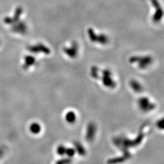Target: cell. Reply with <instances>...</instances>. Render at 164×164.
I'll return each instance as SVG.
<instances>
[{"mask_svg":"<svg viewBox=\"0 0 164 164\" xmlns=\"http://www.w3.org/2000/svg\"><path fill=\"white\" fill-rule=\"evenodd\" d=\"M138 105L141 110L145 112L150 111L153 109L155 107L153 103H151L150 100L147 97H142L139 99Z\"/></svg>","mask_w":164,"mask_h":164,"instance_id":"obj_1","label":"cell"},{"mask_svg":"<svg viewBox=\"0 0 164 164\" xmlns=\"http://www.w3.org/2000/svg\"><path fill=\"white\" fill-rule=\"evenodd\" d=\"M157 127L159 128H161L162 129L163 126V120H159L158 122H157Z\"/></svg>","mask_w":164,"mask_h":164,"instance_id":"obj_12","label":"cell"},{"mask_svg":"<svg viewBox=\"0 0 164 164\" xmlns=\"http://www.w3.org/2000/svg\"><path fill=\"white\" fill-rule=\"evenodd\" d=\"M70 163V160L68 159H63L58 162H57L56 164H68Z\"/></svg>","mask_w":164,"mask_h":164,"instance_id":"obj_11","label":"cell"},{"mask_svg":"<svg viewBox=\"0 0 164 164\" xmlns=\"http://www.w3.org/2000/svg\"><path fill=\"white\" fill-rule=\"evenodd\" d=\"M66 120L69 123H74L76 120L75 114L73 111L68 112L65 116Z\"/></svg>","mask_w":164,"mask_h":164,"instance_id":"obj_7","label":"cell"},{"mask_svg":"<svg viewBox=\"0 0 164 164\" xmlns=\"http://www.w3.org/2000/svg\"><path fill=\"white\" fill-rule=\"evenodd\" d=\"M103 78L102 81L105 86L108 88H114L115 87V82L111 78V72L108 71H105L103 73Z\"/></svg>","mask_w":164,"mask_h":164,"instance_id":"obj_2","label":"cell"},{"mask_svg":"<svg viewBox=\"0 0 164 164\" xmlns=\"http://www.w3.org/2000/svg\"><path fill=\"white\" fill-rule=\"evenodd\" d=\"M30 131L34 134H37L41 131V126L37 123H33L30 126Z\"/></svg>","mask_w":164,"mask_h":164,"instance_id":"obj_6","label":"cell"},{"mask_svg":"<svg viewBox=\"0 0 164 164\" xmlns=\"http://www.w3.org/2000/svg\"><path fill=\"white\" fill-rule=\"evenodd\" d=\"M96 132V127L94 124H93V123L90 124L87 129V133L86 134V139H87L88 141H92L95 137Z\"/></svg>","mask_w":164,"mask_h":164,"instance_id":"obj_3","label":"cell"},{"mask_svg":"<svg viewBox=\"0 0 164 164\" xmlns=\"http://www.w3.org/2000/svg\"><path fill=\"white\" fill-rule=\"evenodd\" d=\"M138 58V57H137ZM139 60H140V61H138V60H134L133 62H139V66L140 68H146L149 65H150V63L152 62V60L150 57H142V58H138Z\"/></svg>","mask_w":164,"mask_h":164,"instance_id":"obj_4","label":"cell"},{"mask_svg":"<svg viewBox=\"0 0 164 164\" xmlns=\"http://www.w3.org/2000/svg\"><path fill=\"white\" fill-rule=\"evenodd\" d=\"M5 153V148L3 147H0V159L2 157Z\"/></svg>","mask_w":164,"mask_h":164,"instance_id":"obj_13","label":"cell"},{"mask_svg":"<svg viewBox=\"0 0 164 164\" xmlns=\"http://www.w3.org/2000/svg\"><path fill=\"white\" fill-rule=\"evenodd\" d=\"M75 148H76V150L78 151L79 154H80V155L85 154L86 151L84 149V148L83 147V146L81 145L79 143H75Z\"/></svg>","mask_w":164,"mask_h":164,"instance_id":"obj_8","label":"cell"},{"mask_svg":"<svg viewBox=\"0 0 164 164\" xmlns=\"http://www.w3.org/2000/svg\"><path fill=\"white\" fill-rule=\"evenodd\" d=\"M75 153V150L73 148H66V153L69 157H72Z\"/></svg>","mask_w":164,"mask_h":164,"instance_id":"obj_10","label":"cell"},{"mask_svg":"<svg viewBox=\"0 0 164 164\" xmlns=\"http://www.w3.org/2000/svg\"><path fill=\"white\" fill-rule=\"evenodd\" d=\"M66 148L63 145H60L57 148V153L60 155V156H63L64 154H65L66 153Z\"/></svg>","mask_w":164,"mask_h":164,"instance_id":"obj_9","label":"cell"},{"mask_svg":"<svg viewBox=\"0 0 164 164\" xmlns=\"http://www.w3.org/2000/svg\"><path fill=\"white\" fill-rule=\"evenodd\" d=\"M131 87L133 88V90L137 93L141 92L142 91V87L141 85L139 83L138 81L136 80H133L131 81Z\"/></svg>","mask_w":164,"mask_h":164,"instance_id":"obj_5","label":"cell"}]
</instances>
